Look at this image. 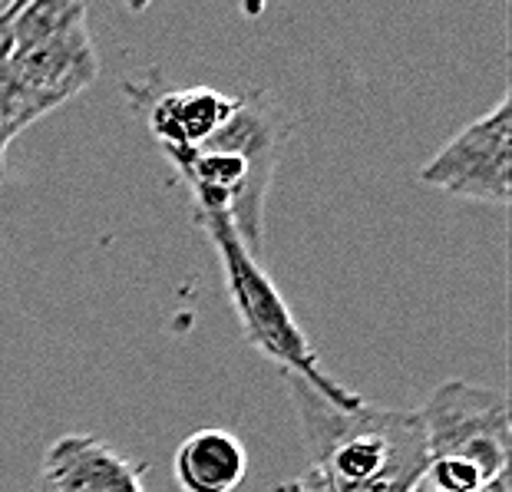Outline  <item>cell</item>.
Instances as JSON below:
<instances>
[{
  "mask_svg": "<svg viewBox=\"0 0 512 492\" xmlns=\"http://www.w3.org/2000/svg\"><path fill=\"white\" fill-rule=\"evenodd\" d=\"M427 430L430 459H463L489 483L509 469V400L503 390H489L446 380L430 393L420 410Z\"/></svg>",
  "mask_w": 512,
  "mask_h": 492,
  "instance_id": "cell-4",
  "label": "cell"
},
{
  "mask_svg": "<svg viewBox=\"0 0 512 492\" xmlns=\"http://www.w3.org/2000/svg\"><path fill=\"white\" fill-rule=\"evenodd\" d=\"M489 492H509V469H506V473H499L493 483H489Z\"/></svg>",
  "mask_w": 512,
  "mask_h": 492,
  "instance_id": "cell-13",
  "label": "cell"
},
{
  "mask_svg": "<svg viewBox=\"0 0 512 492\" xmlns=\"http://www.w3.org/2000/svg\"><path fill=\"white\" fill-rule=\"evenodd\" d=\"M195 222L202 225V232L209 235L219 255L222 275L228 284V298L242 324L245 341L255 347L258 354H265L271 364L281 367L285 377H298L304 387H311L324 403H331L334 410H354L361 407L364 397L354 390L341 387L337 380L321 367L318 351L311 347L308 334L301 331L298 321L288 308V301L281 298L275 281L265 275V268L258 265V258L245 248L238 232L228 222L225 212H195Z\"/></svg>",
  "mask_w": 512,
  "mask_h": 492,
  "instance_id": "cell-3",
  "label": "cell"
},
{
  "mask_svg": "<svg viewBox=\"0 0 512 492\" xmlns=\"http://www.w3.org/2000/svg\"><path fill=\"white\" fill-rule=\"evenodd\" d=\"M76 17H86V4L80 0H37V4H20L14 17V53H24L37 43L60 34Z\"/></svg>",
  "mask_w": 512,
  "mask_h": 492,
  "instance_id": "cell-10",
  "label": "cell"
},
{
  "mask_svg": "<svg viewBox=\"0 0 512 492\" xmlns=\"http://www.w3.org/2000/svg\"><path fill=\"white\" fill-rule=\"evenodd\" d=\"M512 96H503L486 116L460 129L446 146L420 169V182L450 192L456 199H473L506 209L512 199Z\"/></svg>",
  "mask_w": 512,
  "mask_h": 492,
  "instance_id": "cell-5",
  "label": "cell"
},
{
  "mask_svg": "<svg viewBox=\"0 0 512 492\" xmlns=\"http://www.w3.org/2000/svg\"><path fill=\"white\" fill-rule=\"evenodd\" d=\"M298 407L311 473L328 492H417L427 479L430 450L420 410L361 403L334 410L298 377H285Z\"/></svg>",
  "mask_w": 512,
  "mask_h": 492,
  "instance_id": "cell-1",
  "label": "cell"
},
{
  "mask_svg": "<svg viewBox=\"0 0 512 492\" xmlns=\"http://www.w3.org/2000/svg\"><path fill=\"white\" fill-rule=\"evenodd\" d=\"M14 139H17V136H14V129H10V126L4 123V116H0V185H4V179H7L4 159H7V146H10Z\"/></svg>",
  "mask_w": 512,
  "mask_h": 492,
  "instance_id": "cell-12",
  "label": "cell"
},
{
  "mask_svg": "<svg viewBox=\"0 0 512 492\" xmlns=\"http://www.w3.org/2000/svg\"><path fill=\"white\" fill-rule=\"evenodd\" d=\"M146 469L100 436L67 433L50 443L40 476L57 492H146Z\"/></svg>",
  "mask_w": 512,
  "mask_h": 492,
  "instance_id": "cell-8",
  "label": "cell"
},
{
  "mask_svg": "<svg viewBox=\"0 0 512 492\" xmlns=\"http://www.w3.org/2000/svg\"><path fill=\"white\" fill-rule=\"evenodd\" d=\"M172 469L182 492H235L248 476V453L238 436L209 426L182 440Z\"/></svg>",
  "mask_w": 512,
  "mask_h": 492,
  "instance_id": "cell-9",
  "label": "cell"
},
{
  "mask_svg": "<svg viewBox=\"0 0 512 492\" xmlns=\"http://www.w3.org/2000/svg\"><path fill=\"white\" fill-rule=\"evenodd\" d=\"M20 4H24V0H14V7H10L7 14H0V67L14 57V17H17Z\"/></svg>",
  "mask_w": 512,
  "mask_h": 492,
  "instance_id": "cell-11",
  "label": "cell"
},
{
  "mask_svg": "<svg viewBox=\"0 0 512 492\" xmlns=\"http://www.w3.org/2000/svg\"><path fill=\"white\" fill-rule=\"evenodd\" d=\"M34 492H57V489H53V486H50L43 476H37V486H34Z\"/></svg>",
  "mask_w": 512,
  "mask_h": 492,
  "instance_id": "cell-14",
  "label": "cell"
},
{
  "mask_svg": "<svg viewBox=\"0 0 512 492\" xmlns=\"http://www.w3.org/2000/svg\"><path fill=\"white\" fill-rule=\"evenodd\" d=\"M7 67L20 86H27L50 109L80 96L100 73L86 17H76L73 24H67L50 40L37 43V47L14 53Z\"/></svg>",
  "mask_w": 512,
  "mask_h": 492,
  "instance_id": "cell-7",
  "label": "cell"
},
{
  "mask_svg": "<svg viewBox=\"0 0 512 492\" xmlns=\"http://www.w3.org/2000/svg\"><path fill=\"white\" fill-rule=\"evenodd\" d=\"M278 146V106L261 90H248L235 96V113L219 133L172 166L189 185L195 212H225L255 258L265 238V202Z\"/></svg>",
  "mask_w": 512,
  "mask_h": 492,
  "instance_id": "cell-2",
  "label": "cell"
},
{
  "mask_svg": "<svg viewBox=\"0 0 512 492\" xmlns=\"http://www.w3.org/2000/svg\"><path fill=\"white\" fill-rule=\"evenodd\" d=\"M136 100H146V126L172 166L209 142L235 113V96H225L212 86L159 90L156 80H146Z\"/></svg>",
  "mask_w": 512,
  "mask_h": 492,
  "instance_id": "cell-6",
  "label": "cell"
}]
</instances>
